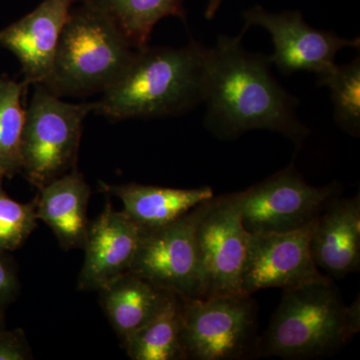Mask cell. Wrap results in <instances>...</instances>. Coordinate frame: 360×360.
<instances>
[{
	"label": "cell",
	"instance_id": "cell-25",
	"mask_svg": "<svg viewBox=\"0 0 360 360\" xmlns=\"http://www.w3.org/2000/svg\"><path fill=\"white\" fill-rule=\"evenodd\" d=\"M224 0H208L207 6L205 9V18L207 20H212L214 18L215 14L219 11L220 6Z\"/></svg>",
	"mask_w": 360,
	"mask_h": 360
},
{
	"label": "cell",
	"instance_id": "cell-8",
	"mask_svg": "<svg viewBox=\"0 0 360 360\" xmlns=\"http://www.w3.org/2000/svg\"><path fill=\"white\" fill-rule=\"evenodd\" d=\"M340 193L336 182L311 186L290 165L239 193L243 226L251 234L296 231L316 219Z\"/></svg>",
	"mask_w": 360,
	"mask_h": 360
},
{
	"label": "cell",
	"instance_id": "cell-18",
	"mask_svg": "<svg viewBox=\"0 0 360 360\" xmlns=\"http://www.w3.org/2000/svg\"><path fill=\"white\" fill-rule=\"evenodd\" d=\"M184 0H77L101 11L134 49L148 46L153 28L168 16L186 20Z\"/></svg>",
	"mask_w": 360,
	"mask_h": 360
},
{
	"label": "cell",
	"instance_id": "cell-1",
	"mask_svg": "<svg viewBox=\"0 0 360 360\" xmlns=\"http://www.w3.org/2000/svg\"><path fill=\"white\" fill-rule=\"evenodd\" d=\"M243 37L219 35L208 51L202 96L206 129L221 141L269 130L302 146L309 130L296 115L297 101L276 82L269 58L246 51Z\"/></svg>",
	"mask_w": 360,
	"mask_h": 360
},
{
	"label": "cell",
	"instance_id": "cell-11",
	"mask_svg": "<svg viewBox=\"0 0 360 360\" xmlns=\"http://www.w3.org/2000/svg\"><path fill=\"white\" fill-rule=\"evenodd\" d=\"M243 32L258 26L271 37L274 53L269 58L283 75L309 71L317 77L335 68V56L347 47L359 49L360 40L343 39L335 33L315 30L298 11L274 13L260 6L243 13Z\"/></svg>",
	"mask_w": 360,
	"mask_h": 360
},
{
	"label": "cell",
	"instance_id": "cell-22",
	"mask_svg": "<svg viewBox=\"0 0 360 360\" xmlns=\"http://www.w3.org/2000/svg\"><path fill=\"white\" fill-rule=\"evenodd\" d=\"M37 198L26 203L11 198L0 182V253L18 250L37 227Z\"/></svg>",
	"mask_w": 360,
	"mask_h": 360
},
{
	"label": "cell",
	"instance_id": "cell-16",
	"mask_svg": "<svg viewBox=\"0 0 360 360\" xmlns=\"http://www.w3.org/2000/svg\"><path fill=\"white\" fill-rule=\"evenodd\" d=\"M101 191L122 201L124 214L141 229L170 224L200 203L214 196L210 186L172 188L144 184H108L101 181Z\"/></svg>",
	"mask_w": 360,
	"mask_h": 360
},
{
	"label": "cell",
	"instance_id": "cell-17",
	"mask_svg": "<svg viewBox=\"0 0 360 360\" xmlns=\"http://www.w3.org/2000/svg\"><path fill=\"white\" fill-rule=\"evenodd\" d=\"M101 307L122 343L162 309L172 291L127 271L97 290Z\"/></svg>",
	"mask_w": 360,
	"mask_h": 360
},
{
	"label": "cell",
	"instance_id": "cell-19",
	"mask_svg": "<svg viewBox=\"0 0 360 360\" xmlns=\"http://www.w3.org/2000/svg\"><path fill=\"white\" fill-rule=\"evenodd\" d=\"M122 347L132 360H186L181 343L180 296L172 293L162 309Z\"/></svg>",
	"mask_w": 360,
	"mask_h": 360
},
{
	"label": "cell",
	"instance_id": "cell-9",
	"mask_svg": "<svg viewBox=\"0 0 360 360\" xmlns=\"http://www.w3.org/2000/svg\"><path fill=\"white\" fill-rule=\"evenodd\" d=\"M202 203L170 224L153 229L141 227V238L130 271L163 290L200 298L196 229Z\"/></svg>",
	"mask_w": 360,
	"mask_h": 360
},
{
	"label": "cell",
	"instance_id": "cell-13",
	"mask_svg": "<svg viewBox=\"0 0 360 360\" xmlns=\"http://www.w3.org/2000/svg\"><path fill=\"white\" fill-rule=\"evenodd\" d=\"M75 2L44 0L0 32V45L20 60L26 84H41L51 75L61 32Z\"/></svg>",
	"mask_w": 360,
	"mask_h": 360
},
{
	"label": "cell",
	"instance_id": "cell-12",
	"mask_svg": "<svg viewBox=\"0 0 360 360\" xmlns=\"http://www.w3.org/2000/svg\"><path fill=\"white\" fill-rule=\"evenodd\" d=\"M141 234V227L108 201L101 214L89 224L77 290L97 291L129 271Z\"/></svg>",
	"mask_w": 360,
	"mask_h": 360
},
{
	"label": "cell",
	"instance_id": "cell-7",
	"mask_svg": "<svg viewBox=\"0 0 360 360\" xmlns=\"http://www.w3.org/2000/svg\"><path fill=\"white\" fill-rule=\"evenodd\" d=\"M196 236L200 298L245 295L241 276L250 233L243 226L239 193L205 201Z\"/></svg>",
	"mask_w": 360,
	"mask_h": 360
},
{
	"label": "cell",
	"instance_id": "cell-2",
	"mask_svg": "<svg viewBox=\"0 0 360 360\" xmlns=\"http://www.w3.org/2000/svg\"><path fill=\"white\" fill-rule=\"evenodd\" d=\"M210 49L196 41L179 49H139L120 77L94 103L110 120L184 115L202 103Z\"/></svg>",
	"mask_w": 360,
	"mask_h": 360
},
{
	"label": "cell",
	"instance_id": "cell-6",
	"mask_svg": "<svg viewBox=\"0 0 360 360\" xmlns=\"http://www.w3.org/2000/svg\"><path fill=\"white\" fill-rule=\"evenodd\" d=\"M179 296L181 343L186 360L260 356L257 307L252 295Z\"/></svg>",
	"mask_w": 360,
	"mask_h": 360
},
{
	"label": "cell",
	"instance_id": "cell-24",
	"mask_svg": "<svg viewBox=\"0 0 360 360\" xmlns=\"http://www.w3.org/2000/svg\"><path fill=\"white\" fill-rule=\"evenodd\" d=\"M33 354L21 328L0 331V360H32Z\"/></svg>",
	"mask_w": 360,
	"mask_h": 360
},
{
	"label": "cell",
	"instance_id": "cell-4",
	"mask_svg": "<svg viewBox=\"0 0 360 360\" xmlns=\"http://www.w3.org/2000/svg\"><path fill=\"white\" fill-rule=\"evenodd\" d=\"M135 52L108 16L79 2L70 9L51 75L40 85L58 97L103 92L120 77Z\"/></svg>",
	"mask_w": 360,
	"mask_h": 360
},
{
	"label": "cell",
	"instance_id": "cell-5",
	"mask_svg": "<svg viewBox=\"0 0 360 360\" xmlns=\"http://www.w3.org/2000/svg\"><path fill=\"white\" fill-rule=\"evenodd\" d=\"M94 103H70L34 85L25 110L21 174L37 189L77 167L84 122Z\"/></svg>",
	"mask_w": 360,
	"mask_h": 360
},
{
	"label": "cell",
	"instance_id": "cell-23",
	"mask_svg": "<svg viewBox=\"0 0 360 360\" xmlns=\"http://www.w3.org/2000/svg\"><path fill=\"white\" fill-rule=\"evenodd\" d=\"M20 291V277L13 258L9 253H0V309L6 310L16 300Z\"/></svg>",
	"mask_w": 360,
	"mask_h": 360
},
{
	"label": "cell",
	"instance_id": "cell-26",
	"mask_svg": "<svg viewBox=\"0 0 360 360\" xmlns=\"http://www.w3.org/2000/svg\"><path fill=\"white\" fill-rule=\"evenodd\" d=\"M4 311L6 310L0 309V331L6 328V314H4Z\"/></svg>",
	"mask_w": 360,
	"mask_h": 360
},
{
	"label": "cell",
	"instance_id": "cell-21",
	"mask_svg": "<svg viewBox=\"0 0 360 360\" xmlns=\"http://www.w3.org/2000/svg\"><path fill=\"white\" fill-rule=\"evenodd\" d=\"M319 85L330 91L333 116L341 129L354 137L360 135V58L335 65L319 75Z\"/></svg>",
	"mask_w": 360,
	"mask_h": 360
},
{
	"label": "cell",
	"instance_id": "cell-3",
	"mask_svg": "<svg viewBox=\"0 0 360 360\" xmlns=\"http://www.w3.org/2000/svg\"><path fill=\"white\" fill-rule=\"evenodd\" d=\"M359 330V297L347 307L333 281L283 290L260 338V355L290 360L323 357L345 347Z\"/></svg>",
	"mask_w": 360,
	"mask_h": 360
},
{
	"label": "cell",
	"instance_id": "cell-10",
	"mask_svg": "<svg viewBox=\"0 0 360 360\" xmlns=\"http://www.w3.org/2000/svg\"><path fill=\"white\" fill-rule=\"evenodd\" d=\"M316 220L296 231L250 233L241 276L245 295L267 288L290 290L333 281L321 274L310 252Z\"/></svg>",
	"mask_w": 360,
	"mask_h": 360
},
{
	"label": "cell",
	"instance_id": "cell-14",
	"mask_svg": "<svg viewBox=\"0 0 360 360\" xmlns=\"http://www.w3.org/2000/svg\"><path fill=\"white\" fill-rule=\"evenodd\" d=\"M310 252L329 276L343 278L360 269V196L329 201L317 217Z\"/></svg>",
	"mask_w": 360,
	"mask_h": 360
},
{
	"label": "cell",
	"instance_id": "cell-20",
	"mask_svg": "<svg viewBox=\"0 0 360 360\" xmlns=\"http://www.w3.org/2000/svg\"><path fill=\"white\" fill-rule=\"evenodd\" d=\"M28 85L0 77V182L21 174V139L25 122L22 97Z\"/></svg>",
	"mask_w": 360,
	"mask_h": 360
},
{
	"label": "cell",
	"instance_id": "cell-15",
	"mask_svg": "<svg viewBox=\"0 0 360 360\" xmlns=\"http://www.w3.org/2000/svg\"><path fill=\"white\" fill-rule=\"evenodd\" d=\"M35 198L37 219L49 225L61 248L84 250L91 188L78 168L42 186Z\"/></svg>",
	"mask_w": 360,
	"mask_h": 360
}]
</instances>
